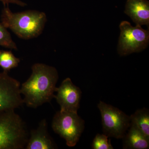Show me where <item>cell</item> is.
<instances>
[{
	"label": "cell",
	"mask_w": 149,
	"mask_h": 149,
	"mask_svg": "<svg viewBox=\"0 0 149 149\" xmlns=\"http://www.w3.org/2000/svg\"><path fill=\"white\" fill-rule=\"evenodd\" d=\"M30 77L20 86L24 104L36 109L54 97L58 74L55 68L42 63L33 64Z\"/></svg>",
	"instance_id": "cell-1"
},
{
	"label": "cell",
	"mask_w": 149,
	"mask_h": 149,
	"mask_svg": "<svg viewBox=\"0 0 149 149\" xmlns=\"http://www.w3.org/2000/svg\"><path fill=\"white\" fill-rule=\"evenodd\" d=\"M1 23L17 37L24 40L36 38L42 33L47 22L43 12L28 10L13 13L8 6H4L1 15Z\"/></svg>",
	"instance_id": "cell-2"
},
{
	"label": "cell",
	"mask_w": 149,
	"mask_h": 149,
	"mask_svg": "<svg viewBox=\"0 0 149 149\" xmlns=\"http://www.w3.org/2000/svg\"><path fill=\"white\" fill-rule=\"evenodd\" d=\"M29 133L15 110L0 112V149H25Z\"/></svg>",
	"instance_id": "cell-3"
},
{
	"label": "cell",
	"mask_w": 149,
	"mask_h": 149,
	"mask_svg": "<svg viewBox=\"0 0 149 149\" xmlns=\"http://www.w3.org/2000/svg\"><path fill=\"white\" fill-rule=\"evenodd\" d=\"M54 132L65 140L67 146H75L85 129V121L77 112H57L52 121Z\"/></svg>",
	"instance_id": "cell-4"
},
{
	"label": "cell",
	"mask_w": 149,
	"mask_h": 149,
	"mask_svg": "<svg viewBox=\"0 0 149 149\" xmlns=\"http://www.w3.org/2000/svg\"><path fill=\"white\" fill-rule=\"evenodd\" d=\"M119 28L120 35L117 51L120 56L142 52L148 46L149 29H144L139 25L133 27L126 21L121 22Z\"/></svg>",
	"instance_id": "cell-5"
},
{
	"label": "cell",
	"mask_w": 149,
	"mask_h": 149,
	"mask_svg": "<svg viewBox=\"0 0 149 149\" xmlns=\"http://www.w3.org/2000/svg\"><path fill=\"white\" fill-rule=\"evenodd\" d=\"M98 107L101 116L104 134L109 138L122 139L130 127V116L103 102L98 104Z\"/></svg>",
	"instance_id": "cell-6"
},
{
	"label": "cell",
	"mask_w": 149,
	"mask_h": 149,
	"mask_svg": "<svg viewBox=\"0 0 149 149\" xmlns=\"http://www.w3.org/2000/svg\"><path fill=\"white\" fill-rule=\"evenodd\" d=\"M20 83L8 74L0 72V112L15 110L24 104Z\"/></svg>",
	"instance_id": "cell-7"
},
{
	"label": "cell",
	"mask_w": 149,
	"mask_h": 149,
	"mask_svg": "<svg viewBox=\"0 0 149 149\" xmlns=\"http://www.w3.org/2000/svg\"><path fill=\"white\" fill-rule=\"evenodd\" d=\"M54 98L60 106L61 111L77 112L80 107L82 92L69 77L65 78L58 88H56Z\"/></svg>",
	"instance_id": "cell-8"
},
{
	"label": "cell",
	"mask_w": 149,
	"mask_h": 149,
	"mask_svg": "<svg viewBox=\"0 0 149 149\" xmlns=\"http://www.w3.org/2000/svg\"><path fill=\"white\" fill-rule=\"evenodd\" d=\"M56 144L48 132V123L45 119L39 123L36 129H32L25 149H55Z\"/></svg>",
	"instance_id": "cell-9"
},
{
	"label": "cell",
	"mask_w": 149,
	"mask_h": 149,
	"mask_svg": "<svg viewBox=\"0 0 149 149\" xmlns=\"http://www.w3.org/2000/svg\"><path fill=\"white\" fill-rule=\"evenodd\" d=\"M124 13L136 25H149V3L147 0H127Z\"/></svg>",
	"instance_id": "cell-10"
},
{
	"label": "cell",
	"mask_w": 149,
	"mask_h": 149,
	"mask_svg": "<svg viewBox=\"0 0 149 149\" xmlns=\"http://www.w3.org/2000/svg\"><path fill=\"white\" fill-rule=\"evenodd\" d=\"M128 133L123 139V148L124 149H148L149 139L134 125L130 124Z\"/></svg>",
	"instance_id": "cell-11"
},
{
	"label": "cell",
	"mask_w": 149,
	"mask_h": 149,
	"mask_svg": "<svg viewBox=\"0 0 149 149\" xmlns=\"http://www.w3.org/2000/svg\"><path fill=\"white\" fill-rule=\"evenodd\" d=\"M130 117V124L138 128L149 139V111L144 108L137 110Z\"/></svg>",
	"instance_id": "cell-12"
},
{
	"label": "cell",
	"mask_w": 149,
	"mask_h": 149,
	"mask_svg": "<svg viewBox=\"0 0 149 149\" xmlns=\"http://www.w3.org/2000/svg\"><path fill=\"white\" fill-rule=\"evenodd\" d=\"M20 60L14 56L11 51L0 50V67L3 71L8 72L18 66Z\"/></svg>",
	"instance_id": "cell-13"
},
{
	"label": "cell",
	"mask_w": 149,
	"mask_h": 149,
	"mask_svg": "<svg viewBox=\"0 0 149 149\" xmlns=\"http://www.w3.org/2000/svg\"><path fill=\"white\" fill-rule=\"evenodd\" d=\"M0 46L10 49L17 50L16 43L13 40L10 33L1 22L0 23Z\"/></svg>",
	"instance_id": "cell-14"
},
{
	"label": "cell",
	"mask_w": 149,
	"mask_h": 149,
	"mask_svg": "<svg viewBox=\"0 0 149 149\" xmlns=\"http://www.w3.org/2000/svg\"><path fill=\"white\" fill-rule=\"evenodd\" d=\"M109 137L105 134L98 133L94 138L92 147L93 149H113Z\"/></svg>",
	"instance_id": "cell-15"
},
{
	"label": "cell",
	"mask_w": 149,
	"mask_h": 149,
	"mask_svg": "<svg viewBox=\"0 0 149 149\" xmlns=\"http://www.w3.org/2000/svg\"><path fill=\"white\" fill-rule=\"evenodd\" d=\"M0 2L3 3L4 6H9L10 3L15 4L22 7L27 5L26 3L20 0H0Z\"/></svg>",
	"instance_id": "cell-16"
}]
</instances>
